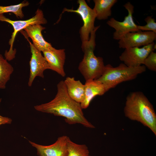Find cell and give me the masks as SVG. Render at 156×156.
Returning <instances> with one entry per match:
<instances>
[{
  "label": "cell",
  "mask_w": 156,
  "mask_h": 156,
  "mask_svg": "<svg viewBox=\"0 0 156 156\" xmlns=\"http://www.w3.org/2000/svg\"><path fill=\"white\" fill-rule=\"evenodd\" d=\"M57 88V94L53 100L35 106V109L39 112L63 117L69 124L79 123L86 127L94 128L84 116L80 103L73 100L68 95L63 81L58 83Z\"/></svg>",
  "instance_id": "1"
},
{
  "label": "cell",
  "mask_w": 156,
  "mask_h": 156,
  "mask_svg": "<svg viewBox=\"0 0 156 156\" xmlns=\"http://www.w3.org/2000/svg\"><path fill=\"white\" fill-rule=\"evenodd\" d=\"M124 111L127 118L141 123L156 135V114L153 105L143 92L135 91L129 94Z\"/></svg>",
  "instance_id": "2"
},
{
  "label": "cell",
  "mask_w": 156,
  "mask_h": 156,
  "mask_svg": "<svg viewBox=\"0 0 156 156\" xmlns=\"http://www.w3.org/2000/svg\"><path fill=\"white\" fill-rule=\"evenodd\" d=\"M99 27H95L90 33L88 41L81 48L84 55L78 69L86 81L98 79L102 75L105 68L103 58L96 56L94 53L96 33Z\"/></svg>",
  "instance_id": "3"
},
{
  "label": "cell",
  "mask_w": 156,
  "mask_h": 156,
  "mask_svg": "<svg viewBox=\"0 0 156 156\" xmlns=\"http://www.w3.org/2000/svg\"><path fill=\"white\" fill-rule=\"evenodd\" d=\"M146 70L144 65L130 67L121 63L114 67L108 64L105 66L102 75L95 80L104 84L110 89L122 82L135 79Z\"/></svg>",
  "instance_id": "4"
},
{
  "label": "cell",
  "mask_w": 156,
  "mask_h": 156,
  "mask_svg": "<svg viewBox=\"0 0 156 156\" xmlns=\"http://www.w3.org/2000/svg\"><path fill=\"white\" fill-rule=\"evenodd\" d=\"M0 21L9 23L12 25L14 29V31L9 42L10 48L8 51H6L5 53V59L8 60H12L15 57V53L13 49V44L16 35L18 31L30 25L45 24L47 22L44 17L43 11L39 9L37 10L34 16L28 19L13 21L6 18L2 14L0 15Z\"/></svg>",
  "instance_id": "5"
},
{
  "label": "cell",
  "mask_w": 156,
  "mask_h": 156,
  "mask_svg": "<svg viewBox=\"0 0 156 156\" xmlns=\"http://www.w3.org/2000/svg\"><path fill=\"white\" fill-rule=\"evenodd\" d=\"M78 8L76 10L64 8L62 13L65 12H75L79 14L83 22V26L79 31L82 41L81 48L85 46L88 41L90 35L94 29L96 15L93 9L91 8L84 0H78Z\"/></svg>",
  "instance_id": "6"
},
{
  "label": "cell",
  "mask_w": 156,
  "mask_h": 156,
  "mask_svg": "<svg viewBox=\"0 0 156 156\" xmlns=\"http://www.w3.org/2000/svg\"><path fill=\"white\" fill-rule=\"evenodd\" d=\"M127 11L128 15L125 17L122 21H119L114 18H111L107 22V24L115 31L113 34V38L119 40L126 34L138 31V25L133 21V14L134 12V6L130 2H127L123 5Z\"/></svg>",
  "instance_id": "7"
},
{
  "label": "cell",
  "mask_w": 156,
  "mask_h": 156,
  "mask_svg": "<svg viewBox=\"0 0 156 156\" xmlns=\"http://www.w3.org/2000/svg\"><path fill=\"white\" fill-rule=\"evenodd\" d=\"M155 49L156 44L154 42L141 48H126L120 56L119 59L128 66L138 67L143 64L145 58Z\"/></svg>",
  "instance_id": "8"
},
{
  "label": "cell",
  "mask_w": 156,
  "mask_h": 156,
  "mask_svg": "<svg viewBox=\"0 0 156 156\" xmlns=\"http://www.w3.org/2000/svg\"><path fill=\"white\" fill-rule=\"evenodd\" d=\"M156 39V34L154 32L139 30L126 34L119 40L118 44L120 48L139 47L152 43Z\"/></svg>",
  "instance_id": "9"
},
{
  "label": "cell",
  "mask_w": 156,
  "mask_h": 156,
  "mask_svg": "<svg viewBox=\"0 0 156 156\" xmlns=\"http://www.w3.org/2000/svg\"><path fill=\"white\" fill-rule=\"evenodd\" d=\"M29 43L31 53L29 62L30 74L28 83L30 87L37 77H44V71L47 69H50V67L41 52L37 49L27 38Z\"/></svg>",
  "instance_id": "10"
},
{
  "label": "cell",
  "mask_w": 156,
  "mask_h": 156,
  "mask_svg": "<svg viewBox=\"0 0 156 156\" xmlns=\"http://www.w3.org/2000/svg\"><path fill=\"white\" fill-rule=\"evenodd\" d=\"M68 137L65 135L59 137L54 143L48 146L40 145L30 141L29 142L36 148L39 156H67Z\"/></svg>",
  "instance_id": "11"
},
{
  "label": "cell",
  "mask_w": 156,
  "mask_h": 156,
  "mask_svg": "<svg viewBox=\"0 0 156 156\" xmlns=\"http://www.w3.org/2000/svg\"><path fill=\"white\" fill-rule=\"evenodd\" d=\"M43 53L50 69L56 72L62 76L65 77L66 74L64 66L66 59L65 50L57 49L52 47Z\"/></svg>",
  "instance_id": "12"
},
{
  "label": "cell",
  "mask_w": 156,
  "mask_h": 156,
  "mask_svg": "<svg viewBox=\"0 0 156 156\" xmlns=\"http://www.w3.org/2000/svg\"><path fill=\"white\" fill-rule=\"evenodd\" d=\"M85 97L80 103L82 109L87 108L92 100L97 95H102L109 89L104 84L95 80L86 81Z\"/></svg>",
  "instance_id": "13"
},
{
  "label": "cell",
  "mask_w": 156,
  "mask_h": 156,
  "mask_svg": "<svg viewBox=\"0 0 156 156\" xmlns=\"http://www.w3.org/2000/svg\"><path fill=\"white\" fill-rule=\"evenodd\" d=\"M45 29L41 25L35 24L29 25L24 29L27 36L32 39L34 46L41 52L53 47L50 43L44 39L42 35V31Z\"/></svg>",
  "instance_id": "14"
},
{
  "label": "cell",
  "mask_w": 156,
  "mask_h": 156,
  "mask_svg": "<svg viewBox=\"0 0 156 156\" xmlns=\"http://www.w3.org/2000/svg\"><path fill=\"white\" fill-rule=\"evenodd\" d=\"M64 81L70 97L77 102L81 103L85 97V84L73 77H67Z\"/></svg>",
  "instance_id": "15"
},
{
  "label": "cell",
  "mask_w": 156,
  "mask_h": 156,
  "mask_svg": "<svg viewBox=\"0 0 156 156\" xmlns=\"http://www.w3.org/2000/svg\"><path fill=\"white\" fill-rule=\"evenodd\" d=\"M117 0H94V5L93 9L96 18L105 20L112 15V8L117 2Z\"/></svg>",
  "instance_id": "16"
},
{
  "label": "cell",
  "mask_w": 156,
  "mask_h": 156,
  "mask_svg": "<svg viewBox=\"0 0 156 156\" xmlns=\"http://www.w3.org/2000/svg\"><path fill=\"white\" fill-rule=\"evenodd\" d=\"M14 70L12 66L0 53V89L5 88Z\"/></svg>",
  "instance_id": "17"
},
{
  "label": "cell",
  "mask_w": 156,
  "mask_h": 156,
  "mask_svg": "<svg viewBox=\"0 0 156 156\" xmlns=\"http://www.w3.org/2000/svg\"><path fill=\"white\" fill-rule=\"evenodd\" d=\"M67 156H90L85 144H79L72 142L68 137L67 142Z\"/></svg>",
  "instance_id": "18"
},
{
  "label": "cell",
  "mask_w": 156,
  "mask_h": 156,
  "mask_svg": "<svg viewBox=\"0 0 156 156\" xmlns=\"http://www.w3.org/2000/svg\"><path fill=\"white\" fill-rule=\"evenodd\" d=\"M28 1L24 2L15 5L9 6L0 5V15L5 13L11 12L14 13L17 18L22 19L24 17L22 8L29 5Z\"/></svg>",
  "instance_id": "19"
},
{
  "label": "cell",
  "mask_w": 156,
  "mask_h": 156,
  "mask_svg": "<svg viewBox=\"0 0 156 156\" xmlns=\"http://www.w3.org/2000/svg\"><path fill=\"white\" fill-rule=\"evenodd\" d=\"M146 23V25L142 26L138 25L139 30L143 31H151L156 34V23L152 16H148L144 19Z\"/></svg>",
  "instance_id": "20"
},
{
  "label": "cell",
  "mask_w": 156,
  "mask_h": 156,
  "mask_svg": "<svg viewBox=\"0 0 156 156\" xmlns=\"http://www.w3.org/2000/svg\"><path fill=\"white\" fill-rule=\"evenodd\" d=\"M143 64L152 71H156V53L151 51L145 59Z\"/></svg>",
  "instance_id": "21"
},
{
  "label": "cell",
  "mask_w": 156,
  "mask_h": 156,
  "mask_svg": "<svg viewBox=\"0 0 156 156\" xmlns=\"http://www.w3.org/2000/svg\"><path fill=\"white\" fill-rule=\"evenodd\" d=\"M1 101V99L0 98V103ZM12 120L10 118L2 116L0 115V125L5 124H10L11 123Z\"/></svg>",
  "instance_id": "22"
},
{
  "label": "cell",
  "mask_w": 156,
  "mask_h": 156,
  "mask_svg": "<svg viewBox=\"0 0 156 156\" xmlns=\"http://www.w3.org/2000/svg\"><path fill=\"white\" fill-rule=\"evenodd\" d=\"M90 156H92L90 155Z\"/></svg>",
  "instance_id": "23"
}]
</instances>
